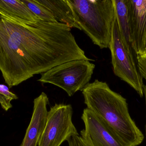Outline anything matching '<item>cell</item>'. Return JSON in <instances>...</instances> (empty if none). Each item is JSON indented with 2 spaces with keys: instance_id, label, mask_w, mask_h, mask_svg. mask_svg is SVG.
Wrapping results in <instances>:
<instances>
[{
  "instance_id": "obj_1",
  "label": "cell",
  "mask_w": 146,
  "mask_h": 146,
  "mask_svg": "<svg viewBox=\"0 0 146 146\" xmlns=\"http://www.w3.org/2000/svg\"><path fill=\"white\" fill-rule=\"evenodd\" d=\"M88 58L67 25L20 23L0 15V71L9 88L69 61Z\"/></svg>"
},
{
  "instance_id": "obj_2",
  "label": "cell",
  "mask_w": 146,
  "mask_h": 146,
  "mask_svg": "<svg viewBox=\"0 0 146 146\" xmlns=\"http://www.w3.org/2000/svg\"><path fill=\"white\" fill-rule=\"evenodd\" d=\"M84 103L124 146H137L144 136L129 111L127 99L112 91L107 83L96 79L82 91Z\"/></svg>"
},
{
  "instance_id": "obj_3",
  "label": "cell",
  "mask_w": 146,
  "mask_h": 146,
  "mask_svg": "<svg viewBox=\"0 0 146 146\" xmlns=\"http://www.w3.org/2000/svg\"><path fill=\"white\" fill-rule=\"evenodd\" d=\"M76 23L101 49L109 48L115 15L113 0H68Z\"/></svg>"
},
{
  "instance_id": "obj_4",
  "label": "cell",
  "mask_w": 146,
  "mask_h": 146,
  "mask_svg": "<svg viewBox=\"0 0 146 146\" xmlns=\"http://www.w3.org/2000/svg\"><path fill=\"white\" fill-rule=\"evenodd\" d=\"M111 63L116 76L127 83L141 97L144 96L143 79L133 54L131 45L121 31L116 15L109 46Z\"/></svg>"
},
{
  "instance_id": "obj_5",
  "label": "cell",
  "mask_w": 146,
  "mask_h": 146,
  "mask_svg": "<svg viewBox=\"0 0 146 146\" xmlns=\"http://www.w3.org/2000/svg\"><path fill=\"white\" fill-rule=\"evenodd\" d=\"M95 67V64L88 60L69 61L41 74L38 81L56 86L72 97L78 91H82L89 84Z\"/></svg>"
},
{
  "instance_id": "obj_6",
  "label": "cell",
  "mask_w": 146,
  "mask_h": 146,
  "mask_svg": "<svg viewBox=\"0 0 146 146\" xmlns=\"http://www.w3.org/2000/svg\"><path fill=\"white\" fill-rule=\"evenodd\" d=\"M72 105L55 104L47 114L38 146H60L73 136L79 135L72 122Z\"/></svg>"
},
{
  "instance_id": "obj_7",
  "label": "cell",
  "mask_w": 146,
  "mask_h": 146,
  "mask_svg": "<svg viewBox=\"0 0 146 146\" xmlns=\"http://www.w3.org/2000/svg\"><path fill=\"white\" fill-rule=\"evenodd\" d=\"M130 45L136 55L144 54L146 44V0H127Z\"/></svg>"
},
{
  "instance_id": "obj_8",
  "label": "cell",
  "mask_w": 146,
  "mask_h": 146,
  "mask_svg": "<svg viewBox=\"0 0 146 146\" xmlns=\"http://www.w3.org/2000/svg\"><path fill=\"white\" fill-rule=\"evenodd\" d=\"M81 119L85 129L81 131L80 136L92 146H124L92 111L87 108L84 109Z\"/></svg>"
},
{
  "instance_id": "obj_9",
  "label": "cell",
  "mask_w": 146,
  "mask_h": 146,
  "mask_svg": "<svg viewBox=\"0 0 146 146\" xmlns=\"http://www.w3.org/2000/svg\"><path fill=\"white\" fill-rule=\"evenodd\" d=\"M49 99L42 92L33 101V109L30 124L20 146H38L46 123Z\"/></svg>"
},
{
  "instance_id": "obj_10",
  "label": "cell",
  "mask_w": 146,
  "mask_h": 146,
  "mask_svg": "<svg viewBox=\"0 0 146 146\" xmlns=\"http://www.w3.org/2000/svg\"><path fill=\"white\" fill-rule=\"evenodd\" d=\"M0 15L27 25L42 21L21 0H0Z\"/></svg>"
},
{
  "instance_id": "obj_11",
  "label": "cell",
  "mask_w": 146,
  "mask_h": 146,
  "mask_svg": "<svg viewBox=\"0 0 146 146\" xmlns=\"http://www.w3.org/2000/svg\"><path fill=\"white\" fill-rule=\"evenodd\" d=\"M49 10L57 22L67 25L71 28L81 30L77 25L68 0H36Z\"/></svg>"
},
{
  "instance_id": "obj_12",
  "label": "cell",
  "mask_w": 146,
  "mask_h": 146,
  "mask_svg": "<svg viewBox=\"0 0 146 146\" xmlns=\"http://www.w3.org/2000/svg\"><path fill=\"white\" fill-rule=\"evenodd\" d=\"M113 1L116 16L120 30L126 40L130 43L128 12L127 0H113Z\"/></svg>"
},
{
  "instance_id": "obj_13",
  "label": "cell",
  "mask_w": 146,
  "mask_h": 146,
  "mask_svg": "<svg viewBox=\"0 0 146 146\" xmlns=\"http://www.w3.org/2000/svg\"><path fill=\"white\" fill-rule=\"evenodd\" d=\"M40 19L50 23L57 22L51 12L36 0H21Z\"/></svg>"
},
{
  "instance_id": "obj_14",
  "label": "cell",
  "mask_w": 146,
  "mask_h": 146,
  "mask_svg": "<svg viewBox=\"0 0 146 146\" xmlns=\"http://www.w3.org/2000/svg\"><path fill=\"white\" fill-rule=\"evenodd\" d=\"M17 95L9 91L7 86L0 84V104L6 111L12 108V100L18 99Z\"/></svg>"
},
{
  "instance_id": "obj_15",
  "label": "cell",
  "mask_w": 146,
  "mask_h": 146,
  "mask_svg": "<svg viewBox=\"0 0 146 146\" xmlns=\"http://www.w3.org/2000/svg\"><path fill=\"white\" fill-rule=\"evenodd\" d=\"M137 66L141 75L146 81V53L136 55Z\"/></svg>"
},
{
  "instance_id": "obj_16",
  "label": "cell",
  "mask_w": 146,
  "mask_h": 146,
  "mask_svg": "<svg viewBox=\"0 0 146 146\" xmlns=\"http://www.w3.org/2000/svg\"><path fill=\"white\" fill-rule=\"evenodd\" d=\"M67 141L68 146H92L90 143L80 135L73 136Z\"/></svg>"
},
{
  "instance_id": "obj_17",
  "label": "cell",
  "mask_w": 146,
  "mask_h": 146,
  "mask_svg": "<svg viewBox=\"0 0 146 146\" xmlns=\"http://www.w3.org/2000/svg\"><path fill=\"white\" fill-rule=\"evenodd\" d=\"M144 94L145 96V102L146 105V85H145L144 86Z\"/></svg>"
},
{
  "instance_id": "obj_18",
  "label": "cell",
  "mask_w": 146,
  "mask_h": 146,
  "mask_svg": "<svg viewBox=\"0 0 146 146\" xmlns=\"http://www.w3.org/2000/svg\"><path fill=\"white\" fill-rule=\"evenodd\" d=\"M146 53V46H145V51H144V53Z\"/></svg>"
}]
</instances>
